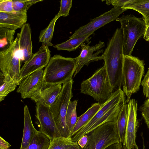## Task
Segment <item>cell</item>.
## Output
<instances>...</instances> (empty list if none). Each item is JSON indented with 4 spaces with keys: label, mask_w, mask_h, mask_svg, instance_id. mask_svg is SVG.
Here are the masks:
<instances>
[{
    "label": "cell",
    "mask_w": 149,
    "mask_h": 149,
    "mask_svg": "<svg viewBox=\"0 0 149 149\" xmlns=\"http://www.w3.org/2000/svg\"><path fill=\"white\" fill-rule=\"evenodd\" d=\"M127 10L124 9L122 7H114L109 11L92 19L86 25L80 27L75 30L69 38H73L91 35L98 29L116 20L120 15Z\"/></svg>",
    "instance_id": "30bf717a"
},
{
    "label": "cell",
    "mask_w": 149,
    "mask_h": 149,
    "mask_svg": "<svg viewBox=\"0 0 149 149\" xmlns=\"http://www.w3.org/2000/svg\"><path fill=\"white\" fill-rule=\"evenodd\" d=\"M143 88V93L146 97L149 98V68L141 82Z\"/></svg>",
    "instance_id": "d6a6232c"
},
{
    "label": "cell",
    "mask_w": 149,
    "mask_h": 149,
    "mask_svg": "<svg viewBox=\"0 0 149 149\" xmlns=\"http://www.w3.org/2000/svg\"><path fill=\"white\" fill-rule=\"evenodd\" d=\"M36 116L40 124V131L47 136L51 141L54 138L61 136L56 125L50 107L36 104Z\"/></svg>",
    "instance_id": "7c38bea8"
},
{
    "label": "cell",
    "mask_w": 149,
    "mask_h": 149,
    "mask_svg": "<svg viewBox=\"0 0 149 149\" xmlns=\"http://www.w3.org/2000/svg\"><path fill=\"white\" fill-rule=\"evenodd\" d=\"M140 110L145 122L149 128V107L143 104L140 107Z\"/></svg>",
    "instance_id": "836d02e7"
},
{
    "label": "cell",
    "mask_w": 149,
    "mask_h": 149,
    "mask_svg": "<svg viewBox=\"0 0 149 149\" xmlns=\"http://www.w3.org/2000/svg\"><path fill=\"white\" fill-rule=\"evenodd\" d=\"M11 145L1 137H0V149H9Z\"/></svg>",
    "instance_id": "8d00e7d4"
},
{
    "label": "cell",
    "mask_w": 149,
    "mask_h": 149,
    "mask_svg": "<svg viewBox=\"0 0 149 149\" xmlns=\"http://www.w3.org/2000/svg\"><path fill=\"white\" fill-rule=\"evenodd\" d=\"M121 24L123 35V54L131 56L138 39L144 35L146 27L143 19L132 15H123L116 20Z\"/></svg>",
    "instance_id": "8992f818"
},
{
    "label": "cell",
    "mask_w": 149,
    "mask_h": 149,
    "mask_svg": "<svg viewBox=\"0 0 149 149\" xmlns=\"http://www.w3.org/2000/svg\"><path fill=\"white\" fill-rule=\"evenodd\" d=\"M144 71L143 61L132 55H124L122 86L127 103L132 95L139 90Z\"/></svg>",
    "instance_id": "5b68a950"
},
{
    "label": "cell",
    "mask_w": 149,
    "mask_h": 149,
    "mask_svg": "<svg viewBox=\"0 0 149 149\" xmlns=\"http://www.w3.org/2000/svg\"><path fill=\"white\" fill-rule=\"evenodd\" d=\"M42 69L37 71L22 80L17 89L23 99L31 98L42 88L44 83Z\"/></svg>",
    "instance_id": "9a60e30c"
},
{
    "label": "cell",
    "mask_w": 149,
    "mask_h": 149,
    "mask_svg": "<svg viewBox=\"0 0 149 149\" xmlns=\"http://www.w3.org/2000/svg\"><path fill=\"white\" fill-rule=\"evenodd\" d=\"M15 11L13 6V0H0V12L10 13Z\"/></svg>",
    "instance_id": "1f68e13d"
},
{
    "label": "cell",
    "mask_w": 149,
    "mask_h": 149,
    "mask_svg": "<svg viewBox=\"0 0 149 149\" xmlns=\"http://www.w3.org/2000/svg\"><path fill=\"white\" fill-rule=\"evenodd\" d=\"M49 47L42 45L39 50L33 54L21 68L19 75L20 82L29 75L42 69L48 64L51 58Z\"/></svg>",
    "instance_id": "8fae6325"
},
{
    "label": "cell",
    "mask_w": 149,
    "mask_h": 149,
    "mask_svg": "<svg viewBox=\"0 0 149 149\" xmlns=\"http://www.w3.org/2000/svg\"><path fill=\"white\" fill-rule=\"evenodd\" d=\"M105 149H124L122 146L121 143H118L113 144Z\"/></svg>",
    "instance_id": "74e56055"
},
{
    "label": "cell",
    "mask_w": 149,
    "mask_h": 149,
    "mask_svg": "<svg viewBox=\"0 0 149 149\" xmlns=\"http://www.w3.org/2000/svg\"><path fill=\"white\" fill-rule=\"evenodd\" d=\"M66 149H81L80 147L78 145L71 146Z\"/></svg>",
    "instance_id": "ab89813d"
},
{
    "label": "cell",
    "mask_w": 149,
    "mask_h": 149,
    "mask_svg": "<svg viewBox=\"0 0 149 149\" xmlns=\"http://www.w3.org/2000/svg\"><path fill=\"white\" fill-rule=\"evenodd\" d=\"M15 31L0 27V48L1 50L9 47L14 41Z\"/></svg>",
    "instance_id": "83f0119b"
},
{
    "label": "cell",
    "mask_w": 149,
    "mask_h": 149,
    "mask_svg": "<svg viewBox=\"0 0 149 149\" xmlns=\"http://www.w3.org/2000/svg\"><path fill=\"white\" fill-rule=\"evenodd\" d=\"M122 8L137 11L142 15L146 26L149 23V0H132L125 4Z\"/></svg>",
    "instance_id": "44dd1931"
},
{
    "label": "cell",
    "mask_w": 149,
    "mask_h": 149,
    "mask_svg": "<svg viewBox=\"0 0 149 149\" xmlns=\"http://www.w3.org/2000/svg\"><path fill=\"white\" fill-rule=\"evenodd\" d=\"M24 123L22 142L20 149H25L38 131L34 127L28 106L24 107Z\"/></svg>",
    "instance_id": "d6986e66"
},
{
    "label": "cell",
    "mask_w": 149,
    "mask_h": 149,
    "mask_svg": "<svg viewBox=\"0 0 149 149\" xmlns=\"http://www.w3.org/2000/svg\"><path fill=\"white\" fill-rule=\"evenodd\" d=\"M141 136H142V138L143 139V149H146V148L145 147L144 142V139L143 138V133H141Z\"/></svg>",
    "instance_id": "60d3db41"
},
{
    "label": "cell",
    "mask_w": 149,
    "mask_h": 149,
    "mask_svg": "<svg viewBox=\"0 0 149 149\" xmlns=\"http://www.w3.org/2000/svg\"><path fill=\"white\" fill-rule=\"evenodd\" d=\"M43 0H13L14 10L15 12L27 11L33 5Z\"/></svg>",
    "instance_id": "f546056e"
},
{
    "label": "cell",
    "mask_w": 149,
    "mask_h": 149,
    "mask_svg": "<svg viewBox=\"0 0 149 149\" xmlns=\"http://www.w3.org/2000/svg\"><path fill=\"white\" fill-rule=\"evenodd\" d=\"M87 135L88 141L83 149H105L113 144L121 143L116 121L106 123Z\"/></svg>",
    "instance_id": "ba28073f"
},
{
    "label": "cell",
    "mask_w": 149,
    "mask_h": 149,
    "mask_svg": "<svg viewBox=\"0 0 149 149\" xmlns=\"http://www.w3.org/2000/svg\"><path fill=\"white\" fill-rule=\"evenodd\" d=\"M62 86L61 84H51L44 82L41 88L31 99L36 104L50 107L59 96Z\"/></svg>",
    "instance_id": "2e32d148"
},
{
    "label": "cell",
    "mask_w": 149,
    "mask_h": 149,
    "mask_svg": "<svg viewBox=\"0 0 149 149\" xmlns=\"http://www.w3.org/2000/svg\"><path fill=\"white\" fill-rule=\"evenodd\" d=\"M58 19L56 15L47 27L41 31L38 38L39 42L42 43V45L48 47L53 46L52 40L55 23Z\"/></svg>",
    "instance_id": "d4e9b609"
},
{
    "label": "cell",
    "mask_w": 149,
    "mask_h": 149,
    "mask_svg": "<svg viewBox=\"0 0 149 149\" xmlns=\"http://www.w3.org/2000/svg\"><path fill=\"white\" fill-rule=\"evenodd\" d=\"M137 102L134 99L130 100L127 104V122L124 149H139L136 143L138 126L137 111Z\"/></svg>",
    "instance_id": "4fadbf2b"
},
{
    "label": "cell",
    "mask_w": 149,
    "mask_h": 149,
    "mask_svg": "<svg viewBox=\"0 0 149 149\" xmlns=\"http://www.w3.org/2000/svg\"><path fill=\"white\" fill-rule=\"evenodd\" d=\"M20 83L0 72V102L4 100L10 93L14 91Z\"/></svg>",
    "instance_id": "603a6c76"
},
{
    "label": "cell",
    "mask_w": 149,
    "mask_h": 149,
    "mask_svg": "<svg viewBox=\"0 0 149 149\" xmlns=\"http://www.w3.org/2000/svg\"><path fill=\"white\" fill-rule=\"evenodd\" d=\"M127 122V104L123 106L116 121L117 127L120 142L124 145Z\"/></svg>",
    "instance_id": "cb8c5ba5"
},
{
    "label": "cell",
    "mask_w": 149,
    "mask_h": 149,
    "mask_svg": "<svg viewBox=\"0 0 149 149\" xmlns=\"http://www.w3.org/2000/svg\"><path fill=\"white\" fill-rule=\"evenodd\" d=\"M27 11L10 13L0 12V27L14 30L21 28L27 20Z\"/></svg>",
    "instance_id": "ac0fdd59"
},
{
    "label": "cell",
    "mask_w": 149,
    "mask_h": 149,
    "mask_svg": "<svg viewBox=\"0 0 149 149\" xmlns=\"http://www.w3.org/2000/svg\"><path fill=\"white\" fill-rule=\"evenodd\" d=\"M22 61L17 37L9 47L0 52L1 72L4 76H8L20 83L19 75Z\"/></svg>",
    "instance_id": "9c48e42d"
},
{
    "label": "cell",
    "mask_w": 149,
    "mask_h": 149,
    "mask_svg": "<svg viewBox=\"0 0 149 149\" xmlns=\"http://www.w3.org/2000/svg\"><path fill=\"white\" fill-rule=\"evenodd\" d=\"M80 91L93 97L100 105L109 99L113 92L104 65L82 82Z\"/></svg>",
    "instance_id": "277c9868"
},
{
    "label": "cell",
    "mask_w": 149,
    "mask_h": 149,
    "mask_svg": "<svg viewBox=\"0 0 149 149\" xmlns=\"http://www.w3.org/2000/svg\"><path fill=\"white\" fill-rule=\"evenodd\" d=\"M132 0H106V3L108 5L111 4L114 7H123L125 4Z\"/></svg>",
    "instance_id": "e575fe53"
},
{
    "label": "cell",
    "mask_w": 149,
    "mask_h": 149,
    "mask_svg": "<svg viewBox=\"0 0 149 149\" xmlns=\"http://www.w3.org/2000/svg\"><path fill=\"white\" fill-rule=\"evenodd\" d=\"M91 35L83 37L69 38L67 40L54 46L55 48L58 50H64L69 52L74 51L85 42H88L91 38L89 37Z\"/></svg>",
    "instance_id": "7402d4cb"
},
{
    "label": "cell",
    "mask_w": 149,
    "mask_h": 149,
    "mask_svg": "<svg viewBox=\"0 0 149 149\" xmlns=\"http://www.w3.org/2000/svg\"><path fill=\"white\" fill-rule=\"evenodd\" d=\"M143 104L146 105L149 107V98L145 101Z\"/></svg>",
    "instance_id": "b9f144b4"
},
{
    "label": "cell",
    "mask_w": 149,
    "mask_h": 149,
    "mask_svg": "<svg viewBox=\"0 0 149 149\" xmlns=\"http://www.w3.org/2000/svg\"><path fill=\"white\" fill-rule=\"evenodd\" d=\"M51 141L49 137L38 131L25 149H48Z\"/></svg>",
    "instance_id": "484cf974"
},
{
    "label": "cell",
    "mask_w": 149,
    "mask_h": 149,
    "mask_svg": "<svg viewBox=\"0 0 149 149\" xmlns=\"http://www.w3.org/2000/svg\"><path fill=\"white\" fill-rule=\"evenodd\" d=\"M89 44L86 45L84 43L81 46V51L80 55L76 57L77 66L74 77L84 65L88 66L91 62L103 60L102 55L99 56V54L104 52V49H101L105 47L104 42L100 40L98 43L91 46Z\"/></svg>",
    "instance_id": "5bb4252c"
},
{
    "label": "cell",
    "mask_w": 149,
    "mask_h": 149,
    "mask_svg": "<svg viewBox=\"0 0 149 149\" xmlns=\"http://www.w3.org/2000/svg\"><path fill=\"white\" fill-rule=\"evenodd\" d=\"M88 141V136L86 134L81 137L77 141V143L82 149H83L86 145Z\"/></svg>",
    "instance_id": "d590c367"
},
{
    "label": "cell",
    "mask_w": 149,
    "mask_h": 149,
    "mask_svg": "<svg viewBox=\"0 0 149 149\" xmlns=\"http://www.w3.org/2000/svg\"><path fill=\"white\" fill-rule=\"evenodd\" d=\"M77 103V100L73 101L71 100L69 102L66 113L65 120L70 135L78 119V117L77 116L76 111Z\"/></svg>",
    "instance_id": "4316f807"
},
{
    "label": "cell",
    "mask_w": 149,
    "mask_h": 149,
    "mask_svg": "<svg viewBox=\"0 0 149 149\" xmlns=\"http://www.w3.org/2000/svg\"><path fill=\"white\" fill-rule=\"evenodd\" d=\"M126 102L123 91L121 88L116 90L109 99L101 105L100 109L92 118L71 138L72 141L77 142L81 137L100 125L107 122L116 121Z\"/></svg>",
    "instance_id": "7a4b0ae2"
},
{
    "label": "cell",
    "mask_w": 149,
    "mask_h": 149,
    "mask_svg": "<svg viewBox=\"0 0 149 149\" xmlns=\"http://www.w3.org/2000/svg\"><path fill=\"white\" fill-rule=\"evenodd\" d=\"M31 30L30 24L26 23L17 34L19 50L22 61L25 63L32 56V44Z\"/></svg>",
    "instance_id": "e0dca14e"
},
{
    "label": "cell",
    "mask_w": 149,
    "mask_h": 149,
    "mask_svg": "<svg viewBox=\"0 0 149 149\" xmlns=\"http://www.w3.org/2000/svg\"><path fill=\"white\" fill-rule=\"evenodd\" d=\"M76 58L65 57L59 54L51 57L43 71L44 82L64 84L72 79L77 66Z\"/></svg>",
    "instance_id": "3957f363"
},
{
    "label": "cell",
    "mask_w": 149,
    "mask_h": 149,
    "mask_svg": "<svg viewBox=\"0 0 149 149\" xmlns=\"http://www.w3.org/2000/svg\"><path fill=\"white\" fill-rule=\"evenodd\" d=\"M123 43L122 31L118 28L102 54L113 92L122 85Z\"/></svg>",
    "instance_id": "6da1fadb"
},
{
    "label": "cell",
    "mask_w": 149,
    "mask_h": 149,
    "mask_svg": "<svg viewBox=\"0 0 149 149\" xmlns=\"http://www.w3.org/2000/svg\"><path fill=\"white\" fill-rule=\"evenodd\" d=\"M72 0H61L60 10L56 15L58 19L61 16L66 17L69 15L70 10L72 5Z\"/></svg>",
    "instance_id": "4dcf8cb0"
},
{
    "label": "cell",
    "mask_w": 149,
    "mask_h": 149,
    "mask_svg": "<svg viewBox=\"0 0 149 149\" xmlns=\"http://www.w3.org/2000/svg\"><path fill=\"white\" fill-rule=\"evenodd\" d=\"M143 38L146 41H149V23L146 26Z\"/></svg>",
    "instance_id": "f35d334b"
},
{
    "label": "cell",
    "mask_w": 149,
    "mask_h": 149,
    "mask_svg": "<svg viewBox=\"0 0 149 149\" xmlns=\"http://www.w3.org/2000/svg\"><path fill=\"white\" fill-rule=\"evenodd\" d=\"M101 105L97 103L93 104L83 114L78 117L77 122L69 138H72L81 128L89 122L100 109Z\"/></svg>",
    "instance_id": "ffe728a7"
},
{
    "label": "cell",
    "mask_w": 149,
    "mask_h": 149,
    "mask_svg": "<svg viewBox=\"0 0 149 149\" xmlns=\"http://www.w3.org/2000/svg\"><path fill=\"white\" fill-rule=\"evenodd\" d=\"M78 145L77 142H73L71 138L60 136L55 137L51 141L48 149H66Z\"/></svg>",
    "instance_id": "f1b7e54d"
},
{
    "label": "cell",
    "mask_w": 149,
    "mask_h": 149,
    "mask_svg": "<svg viewBox=\"0 0 149 149\" xmlns=\"http://www.w3.org/2000/svg\"><path fill=\"white\" fill-rule=\"evenodd\" d=\"M72 79L63 84L61 91L54 104L50 107L61 136L69 137L70 133L65 117L68 107L73 94Z\"/></svg>",
    "instance_id": "52a82bcc"
}]
</instances>
